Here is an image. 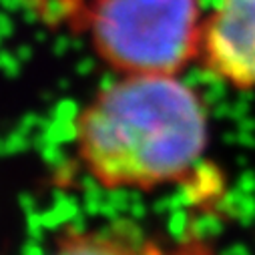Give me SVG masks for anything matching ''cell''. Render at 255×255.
I'll list each match as a JSON object with an SVG mask.
<instances>
[{
    "instance_id": "cell-1",
    "label": "cell",
    "mask_w": 255,
    "mask_h": 255,
    "mask_svg": "<svg viewBox=\"0 0 255 255\" xmlns=\"http://www.w3.org/2000/svg\"><path fill=\"white\" fill-rule=\"evenodd\" d=\"M73 133L97 187L157 193L199 175L211 123L203 95L183 75H121L77 113Z\"/></svg>"
},
{
    "instance_id": "cell-2",
    "label": "cell",
    "mask_w": 255,
    "mask_h": 255,
    "mask_svg": "<svg viewBox=\"0 0 255 255\" xmlns=\"http://www.w3.org/2000/svg\"><path fill=\"white\" fill-rule=\"evenodd\" d=\"M205 16L201 0H91L79 22L117 77L183 75L197 65Z\"/></svg>"
},
{
    "instance_id": "cell-3",
    "label": "cell",
    "mask_w": 255,
    "mask_h": 255,
    "mask_svg": "<svg viewBox=\"0 0 255 255\" xmlns=\"http://www.w3.org/2000/svg\"><path fill=\"white\" fill-rule=\"evenodd\" d=\"M197 65L233 91H255V0H219L207 12Z\"/></svg>"
},
{
    "instance_id": "cell-4",
    "label": "cell",
    "mask_w": 255,
    "mask_h": 255,
    "mask_svg": "<svg viewBox=\"0 0 255 255\" xmlns=\"http://www.w3.org/2000/svg\"><path fill=\"white\" fill-rule=\"evenodd\" d=\"M46 255H215V249L203 237L165 241L139 223L117 219L62 229Z\"/></svg>"
}]
</instances>
